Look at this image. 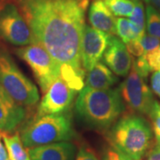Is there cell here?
I'll list each match as a JSON object with an SVG mask.
<instances>
[{
	"instance_id": "1",
	"label": "cell",
	"mask_w": 160,
	"mask_h": 160,
	"mask_svg": "<svg viewBox=\"0 0 160 160\" xmlns=\"http://www.w3.org/2000/svg\"><path fill=\"white\" fill-rule=\"evenodd\" d=\"M20 4L33 43L43 46L59 63L84 70L81 42L89 0H28Z\"/></svg>"
},
{
	"instance_id": "2",
	"label": "cell",
	"mask_w": 160,
	"mask_h": 160,
	"mask_svg": "<svg viewBox=\"0 0 160 160\" xmlns=\"http://www.w3.org/2000/svg\"><path fill=\"white\" fill-rule=\"evenodd\" d=\"M125 109L119 88L98 90L85 86L76 102V110L80 118L99 129L109 128Z\"/></svg>"
},
{
	"instance_id": "3",
	"label": "cell",
	"mask_w": 160,
	"mask_h": 160,
	"mask_svg": "<svg viewBox=\"0 0 160 160\" xmlns=\"http://www.w3.org/2000/svg\"><path fill=\"white\" fill-rule=\"evenodd\" d=\"M152 129L148 121L139 114L124 116L117 121L109 133L113 146L132 160H141L152 142Z\"/></svg>"
},
{
	"instance_id": "4",
	"label": "cell",
	"mask_w": 160,
	"mask_h": 160,
	"mask_svg": "<svg viewBox=\"0 0 160 160\" xmlns=\"http://www.w3.org/2000/svg\"><path fill=\"white\" fill-rule=\"evenodd\" d=\"M76 135L69 112L36 116L21 132L25 148L30 149L60 142H67Z\"/></svg>"
},
{
	"instance_id": "5",
	"label": "cell",
	"mask_w": 160,
	"mask_h": 160,
	"mask_svg": "<svg viewBox=\"0 0 160 160\" xmlns=\"http://www.w3.org/2000/svg\"><path fill=\"white\" fill-rule=\"evenodd\" d=\"M0 86L22 107H32L39 101L37 86L21 71L10 53L2 48H0Z\"/></svg>"
},
{
	"instance_id": "6",
	"label": "cell",
	"mask_w": 160,
	"mask_h": 160,
	"mask_svg": "<svg viewBox=\"0 0 160 160\" xmlns=\"http://www.w3.org/2000/svg\"><path fill=\"white\" fill-rule=\"evenodd\" d=\"M16 53L30 67L42 92L46 93L52 84L60 78L61 63L42 46L33 43L17 49Z\"/></svg>"
},
{
	"instance_id": "7",
	"label": "cell",
	"mask_w": 160,
	"mask_h": 160,
	"mask_svg": "<svg viewBox=\"0 0 160 160\" xmlns=\"http://www.w3.org/2000/svg\"><path fill=\"white\" fill-rule=\"evenodd\" d=\"M119 91L128 109L136 114L149 116L158 103L145 78L138 72L133 63L128 77L120 85Z\"/></svg>"
},
{
	"instance_id": "8",
	"label": "cell",
	"mask_w": 160,
	"mask_h": 160,
	"mask_svg": "<svg viewBox=\"0 0 160 160\" xmlns=\"http://www.w3.org/2000/svg\"><path fill=\"white\" fill-rule=\"evenodd\" d=\"M0 38L17 46L33 44L29 24L12 3H6L0 12Z\"/></svg>"
},
{
	"instance_id": "9",
	"label": "cell",
	"mask_w": 160,
	"mask_h": 160,
	"mask_svg": "<svg viewBox=\"0 0 160 160\" xmlns=\"http://www.w3.org/2000/svg\"><path fill=\"white\" fill-rule=\"evenodd\" d=\"M76 91L61 78H58L46 92L40 102L36 116L62 114L69 110L74 101Z\"/></svg>"
},
{
	"instance_id": "10",
	"label": "cell",
	"mask_w": 160,
	"mask_h": 160,
	"mask_svg": "<svg viewBox=\"0 0 160 160\" xmlns=\"http://www.w3.org/2000/svg\"><path fill=\"white\" fill-rule=\"evenodd\" d=\"M109 35L90 26H85L81 42V63L85 71H90L103 56Z\"/></svg>"
},
{
	"instance_id": "11",
	"label": "cell",
	"mask_w": 160,
	"mask_h": 160,
	"mask_svg": "<svg viewBox=\"0 0 160 160\" xmlns=\"http://www.w3.org/2000/svg\"><path fill=\"white\" fill-rule=\"evenodd\" d=\"M103 62L118 76L126 77L129 74L132 58L126 44L118 37H109L108 46L103 53Z\"/></svg>"
},
{
	"instance_id": "12",
	"label": "cell",
	"mask_w": 160,
	"mask_h": 160,
	"mask_svg": "<svg viewBox=\"0 0 160 160\" xmlns=\"http://www.w3.org/2000/svg\"><path fill=\"white\" fill-rule=\"evenodd\" d=\"M25 117L24 107L18 104L0 86V131H13Z\"/></svg>"
},
{
	"instance_id": "13",
	"label": "cell",
	"mask_w": 160,
	"mask_h": 160,
	"mask_svg": "<svg viewBox=\"0 0 160 160\" xmlns=\"http://www.w3.org/2000/svg\"><path fill=\"white\" fill-rule=\"evenodd\" d=\"M76 148L72 143L60 142L28 149L31 160H74Z\"/></svg>"
},
{
	"instance_id": "14",
	"label": "cell",
	"mask_w": 160,
	"mask_h": 160,
	"mask_svg": "<svg viewBox=\"0 0 160 160\" xmlns=\"http://www.w3.org/2000/svg\"><path fill=\"white\" fill-rule=\"evenodd\" d=\"M88 19L92 28L109 36L116 34V19L102 0H92L89 7Z\"/></svg>"
},
{
	"instance_id": "15",
	"label": "cell",
	"mask_w": 160,
	"mask_h": 160,
	"mask_svg": "<svg viewBox=\"0 0 160 160\" xmlns=\"http://www.w3.org/2000/svg\"><path fill=\"white\" fill-rule=\"evenodd\" d=\"M117 82H118V78L112 73L104 62H99L90 71H88L85 86L92 89L104 90L110 88Z\"/></svg>"
},
{
	"instance_id": "16",
	"label": "cell",
	"mask_w": 160,
	"mask_h": 160,
	"mask_svg": "<svg viewBox=\"0 0 160 160\" xmlns=\"http://www.w3.org/2000/svg\"><path fill=\"white\" fill-rule=\"evenodd\" d=\"M8 158L11 160H31L28 149H25L19 134H2Z\"/></svg>"
},
{
	"instance_id": "17",
	"label": "cell",
	"mask_w": 160,
	"mask_h": 160,
	"mask_svg": "<svg viewBox=\"0 0 160 160\" xmlns=\"http://www.w3.org/2000/svg\"><path fill=\"white\" fill-rule=\"evenodd\" d=\"M115 27L116 34L125 44L132 40H140L144 35L131 20L125 18H117L115 21Z\"/></svg>"
},
{
	"instance_id": "18",
	"label": "cell",
	"mask_w": 160,
	"mask_h": 160,
	"mask_svg": "<svg viewBox=\"0 0 160 160\" xmlns=\"http://www.w3.org/2000/svg\"><path fill=\"white\" fill-rule=\"evenodd\" d=\"M85 70H78L69 64L62 63L60 66V78L75 91H81L84 87Z\"/></svg>"
},
{
	"instance_id": "19",
	"label": "cell",
	"mask_w": 160,
	"mask_h": 160,
	"mask_svg": "<svg viewBox=\"0 0 160 160\" xmlns=\"http://www.w3.org/2000/svg\"><path fill=\"white\" fill-rule=\"evenodd\" d=\"M110 12L118 17H130L134 4L132 0H102Z\"/></svg>"
},
{
	"instance_id": "20",
	"label": "cell",
	"mask_w": 160,
	"mask_h": 160,
	"mask_svg": "<svg viewBox=\"0 0 160 160\" xmlns=\"http://www.w3.org/2000/svg\"><path fill=\"white\" fill-rule=\"evenodd\" d=\"M146 29L148 34L160 38V12L152 6L146 7Z\"/></svg>"
},
{
	"instance_id": "21",
	"label": "cell",
	"mask_w": 160,
	"mask_h": 160,
	"mask_svg": "<svg viewBox=\"0 0 160 160\" xmlns=\"http://www.w3.org/2000/svg\"><path fill=\"white\" fill-rule=\"evenodd\" d=\"M144 51V54H147L150 52L155 51L160 46V39L154 36L149 34H144L143 37L140 39Z\"/></svg>"
},
{
	"instance_id": "22",
	"label": "cell",
	"mask_w": 160,
	"mask_h": 160,
	"mask_svg": "<svg viewBox=\"0 0 160 160\" xmlns=\"http://www.w3.org/2000/svg\"><path fill=\"white\" fill-rule=\"evenodd\" d=\"M160 105L159 103L158 102L155 106L154 109L152 110V112L150 113L149 117L151 119L152 122V129L155 133V137L156 140L158 143V145H160Z\"/></svg>"
},
{
	"instance_id": "23",
	"label": "cell",
	"mask_w": 160,
	"mask_h": 160,
	"mask_svg": "<svg viewBox=\"0 0 160 160\" xmlns=\"http://www.w3.org/2000/svg\"><path fill=\"white\" fill-rule=\"evenodd\" d=\"M103 160H132L127 155L120 151L119 149L115 148L113 146H110L106 149Z\"/></svg>"
},
{
	"instance_id": "24",
	"label": "cell",
	"mask_w": 160,
	"mask_h": 160,
	"mask_svg": "<svg viewBox=\"0 0 160 160\" xmlns=\"http://www.w3.org/2000/svg\"><path fill=\"white\" fill-rule=\"evenodd\" d=\"M126 46L128 52H129L131 54L134 55L135 57L138 58L140 57V56H142V54H144L142 46L140 40H132L130 42H128L127 44H126Z\"/></svg>"
},
{
	"instance_id": "25",
	"label": "cell",
	"mask_w": 160,
	"mask_h": 160,
	"mask_svg": "<svg viewBox=\"0 0 160 160\" xmlns=\"http://www.w3.org/2000/svg\"><path fill=\"white\" fill-rule=\"evenodd\" d=\"M76 160H99L92 149L86 147H81L78 153V157Z\"/></svg>"
},
{
	"instance_id": "26",
	"label": "cell",
	"mask_w": 160,
	"mask_h": 160,
	"mask_svg": "<svg viewBox=\"0 0 160 160\" xmlns=\"http://www.w3.org/2000/svg\"><path fill=\"white\" fill-rule=\"evenodd\" d=\"M150 85L152 91L160 98V69L154 71L153 74L151 75Z\"/></svg>"
},
{
	"instance_id": "27",
	"label": "cell",
	"mask_w": 160,
	"mask_h": 160,
	"mask_svg": "<svg viewBox=\"0 0 160 160\" xmlns=\"http://www.w3.org/2000/svg\"><path fill=\"white\" fill-rule=\"evenodd\" d=\"M147 160H160V145H158L149 151Z\"/></svg>"
},
{
	"instance_id": "28",
	"label": "cell",
	"mask_w": 160,
	"mask_h": 160,
	"mask_svg": "<svg viewBox=\"0 0 160 160\" xmlns=\"http://www.w3.org/2000/svg\"><path fill=\"white\" fill-rule=\"evenodd\" d=\"M8 158V153L5 145L2 143L0 140V160H6Z\"/></svg>"
},
{
	"instance_id": "29",
	"label": "cell",
	"mask_w": 160,
	"mask_h": 160,
	"mask_svg": "<svg viewBox=\"0 0 160 160\" xmlns=\"http://www.w3.org/2000/svg\"><path fill=\"white\" fill-rule=\"evenodd\" d=\"M148 6H152L156 10L160 12V0H143Z\"/></svg>"
},
{
	"instance_id": "30",
	"label": "cell",
	"mask_w": 160,
	"mask_h": 160,
	"mask_svg": "<svg viewBox=\"0 0 160 160\" xmlns=\"http://www.w3.org/2000/svg\"><path fill=\"white\" fill-rule=\"evenodd\" d=\"M6 3H7L6 0H1V1H0V12H1V10L4 8V6H6Z\"/></svg>"
},
{
	"instance_id": "31",
	"label": "cell",
	"mask_w": 160,
	"mask_h": 160,
	"mask_svg": "<svg viewBox=\"0 0 160 160\" xmlns=\"http://www.w3.org/2000/svg\"><path fill=\"white\" fill-rule=\"evenodd\" d=\"M158 53H159V55H160V46H159V47L158 48Z\"/></svg>"
},
{
	"instance_id": "32",
	"label": "cell",
	"mask_w": 160,
	"mask_h": 160,
	"mask_svg": "<svg viewBox=\"0 0 160 160\" xmlns=\"http://www.w3.org/2000/svg\"><path fill=\"white\" fill-rule=\"evenodd\" d=\"M19 2H22V1H28V0H18Z\"/></svg>"
},
{
	"instance_id": "33",
	"label": "cell",
	"mask_w": 160,
	"mask_h": 160,
	"mask_svg": "<svg viewBox=\"0 0 160 160\" xmlns=\"http://www.w3.org/2000/svg\"><path fill=\"white\" fill-rule=\"evenodd\" d=\"M6 160H11V159H10V158H7V159H6Z\"/></svg>"
},
{
	"instance_id": "34",
	"label": "cell",
	"mask_w": 160,
	"mask_h": 160,
	"mask_svg": "<svg viewBox=\"0 0 160 160\" xmlns=\"http://www.w3.org/2000/svg\"><path fill=\"white\" fill-rule=\"evenodd\" d=\"M159 115H160V111H159Z\"/></svg>"
},
{
	"instance_id": "35",
	"label": "cell",
	"mask_w": 160,
	"mask_h": 160,
	"mask_svg": "<svg viewBox=\"0 0 160 160\" xmlns=\"http://www.w3.org/2000/svg\"><path fill=\"white\" fill-rule=\"evenodd\" d=\"M0 1H1V0H0Z\"/></svg>"
}]
</instances>
